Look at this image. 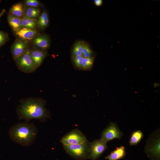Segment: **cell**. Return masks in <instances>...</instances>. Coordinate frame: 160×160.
Wrapping results in <instances>:
<instances>
[{"mask_svg": "<svg viewBox=\"0 0 160 160\" xmlns=\"http://www.w3.org/2000/svg\"><path fill=\"white\" fill-rule=\"evenodd\" d=\"M45 105V102L41 99H28L22 101L17 110L18 118L26 122L32 119L44 122L50 117Z\"/></svg>", "mask_w": 160, "mask_h": 160, "instance_id": "obj_1", "label": "cell"}, {"mask_svg": "<svg viewBox=\"0 0 160 160\" xmlns=\"http://www.w3.org/2000/svg\"><path fill=\"white\" fill-rule=\"evenodd\" d=\"M8 134L15 142L24 146H28L34 143L37 135L38 130L32 123L20 122L12 126Z\"/></svg>", "mask_w": 160, "mask_h": 160, "instance_id": "obj_2", "label": "cell"}, {"mask_svg": "<svg viewBox=\"0 0 160 160\" xmlns=\"http://www.w3.org/2000/svg\"><path fill=\"white\" fill-rule=\"evenodd\" d=\"M89 142L87 140L77 144L63 145L67 153L72 158L77 160H84L89 159Z\"/></svg>", "mask_w": 160, "mask_h": 160, "instance_id": "obj_3", "label": "cell"}, {"mask_svg": "<svg viewBox=\"0 0 160 160\" xmlns=\"http://www.w3.org/2000/svg\"><path fill=\"white\" fill-rule=\"evenodd\" d=\"M15 60L19 69L23 72L32 73L37 69L31 57L29 49Z\"/></svg>", "mask_w": 160, "mask_h": 160, "instance_id": "obj_4", "label": "cell"}, {"mask_svg": "<svg viewBox=\"0 0 160 160\" xmlns=\"http://www.w3.org/2000/svg\"><path fill=\"white\" fill-rule=\"evenodd\" d=\"M87 140L85 135L79 130L75 129L64 135L60 142L63 145L81 144Z\"/></svg>", "mask_w": 160, "mask_h": 160, "instance_id": "obj_5", "label": "cell"}, {"mask_svg": "<svg viewBox=\"0 0 160 160\" xmlns=\"http://www.w3.org/2000/svg\"><path fill=\"white\" fill-rule=\"evenodd\" d=\"M107 143L101 138L89 143V159L96 160L107 149Z\"/></svg>", "mask_w": 160, "mask_h": 160, "instance_id": "obj_6", "label": "cell"}, {"mask_svg": "<svg viewBox=\"0 0 160 160\" xmlns=\"http://www.w3.org/2000/svg\"><path fill=\"white\" fill-rule=\"evenodd\" d=\"M123 134L116 124L110 123L108 127L102 132L101 139L107 143L115 139H120Z\"/></svg>", "mask_w": 160, "mask_h": 160, "instance_id": "obj_7", "label": "cell"}, {"mask_svg": "<svg viewBox=\"0 0 160 160\" xmlns=\"http://www.w3.org/2000/svg\"><path fill=\"white\" fill-rule=\"evenodd\" d=\"M28 41L20 39H17L11 47V52L15 60L29 49Z\"/></svg>", "mask_w": 160, "mask_h": 160, "instance_id": "obj_8", "label": "cell"}, {"mask_svg": "<svg viewBox=\"0 0 160 160\" xmlns=\"http://www.w3.org/2000/svg\"><path fill=\"white\" fill-rule=\"evenodd\" d=\"M32 42L36 49L44 50L50 47V40L47 35L39 34L32 40Z\"/></svg>", "mask_w": 160, "mask_h": 160, "instance_id": "obj_9", "label": "cell"}, {"mask_svg": "<svg viewBox=\"0 0 160 160\" xmlns=\"http://www.w3.org/2000/svg\"><path fill=\"white\" fill-rule=\"evenodd\" d=\"M14 32L20 39L27 41L32 40L39 35L38 32L36 29L32 30L24 28Z\"/></svg>", "mask_w": 160, "mask_h": 160, "instance_id": "obj_10", "label": "cell"}, {"mask_svg": "<svg viewBox=\"0 0 160 160\" xmlns=\"http://www.w3.org/2000/svg\"><path fill=\"white\" fill-rule=\"evenodd\" d=\"M30 54L36 69L42 63L46 57L47 52L46 51L36 49H30Z\"/></svg>", "mask_w": 160, "mask_h": 160, "instance_id": "obj_11", "label": "cell"}, {"mask_svg": "<svg viewBox=\"0 0 160 160\" xmlns=\"http://www.w3.org/2000/svg\"><path fill=\"white\" fill-rule=\"evenodd\" d=\"M25 9L23 4L21 2H18L11 7L9 14L22 19L25 17Z\"/></svg>", "mask_w": 160, "mask_h": 160, "instance_id": "obj_12", "label": "cell"}, {"mask_svg": "<svg viewBox=\"0 0 160 160\" xmlns=\"http://www.w3.org/2000/svg\"><path fill=\"white\" fill-rule=\"evenodd\" d=\"M125 148L124 146H121L112 151L105 159L108 160H118L123 158L125 155Z\"/></svg>", "mask_w": 160, "mask_h": 160, "instance_id": "obj_13", "label": "cell"}, {"mask_svg": "<svg viewBox=\"0 0 160 160\" xmlns=\"http://www.w3.org/2000/svg\"><path fill=\"white\" fill-rule=\"evenodd\" d=\"M8 23L12 29L15 31L23 27L21 25V19L9 14L7 16Z\"/></svg>", "mask_w": 160, "mask_h": 160, "instance_id": "obj_14", "label": "cell"}, {"mask_svg": "<svg viewBox=\"0 0 160 160\" xmlns=\"http://www.w3.org/2000/svg\"><path fill=\"white\" fill-rule=\"evenodd\" d=\"M49 18L47 12L43 10L40 15L37 21V27L41 30H44L48 26Z\"/></svg>", "mask_w": 160, "mask_h": 160, "instance_id": "obj_15", "label": "cell"}, {"mask_svg": "<svg viewBox=\"0 0 160 160\" xmlns=\"http://www.w3.org/2000/svg\"><path fill=\"white\" fill-rule=\"evenodd\" d=\"M40 15L38 8L28 7L26 8L25 17L31 19L37 20Z\"/></svg>", "mask_w": 160, "mask_h": 160, "instance_id": "obj_16", "label": "cell"}, {"mask_svg": "<svg viewBox=\"0 0 160 160\" xmlns=\"http://www.w3.org/2000/svg\"><path fill=\"white\" fill-rule=\"evenodd\" d=\"M37 20L31 19L25 17L21 19V25L23 28L36 30L37 26Z\"/></svg>", "mask_w": 160, "mask_h": 160, "instance_id": "obj_17", "label": "cell"}, {"mask_svg": "<svg viewBox=\"0 0 160 160\" xmlns=\"http://www.w3.org/2000/svg\"><path fill=\"white\" fill-rule=\"evenodd\" d=\"M143 136V133L140 130H137L133 132L130 139V145H134L137 144L140 141Z\"/></svg>", "mask_w": 160, "mask_h": 160, "instance_id": "obj_18", "label": "cell"}, {"mask_svg": "<svg viewBox=\"0 0 160 160\" xmlns=\"http://www.w3.org/2000/svg\"><path fill=\"white\" fill-rule=\"evenodd\" d=\"M82 41H78L74 44L72 51V57L82 56Z\"/></svg>", "mask_w": 160, "mask_h": 160, "instance_id": "obj_19", "label": "cell"}, {"mask_svg": "<svg viewBox=\"0 0 160 160\" xmlns=\"http://www.w3.org/2000/svg\"><path fill=\"white\" fill-rule=\"evenodd\" d=\"M94 59L93 57H84L82 63L81 69L85 70H89L93 65Z\"/></svg>", "mask_w": 160, "mask_h": 160, "instance_id": "obj_20", "label": "cell"}, {"mask_svg": "<svg viewBox=\"0 0 160 160\" xmlns=\"http://www.w3.org/2000/svg\"><path fill=\"white\" fill-rule=\"evenodd\" d=\"M150 152L153 155L159 157L160 156V139H158L153 143L152 147H151Z\"/></svg>", "mask_w": 160, "mask_h": 160, "instance_id": "obj_21", "label": "cell"}, {"mask_svg": "<svg viewBox=\"0 0 160 160\" xmlns=\"http://www.w3.org/2000/svg\"><path fill=\"white\" fill-rule=\"evenodd\" d=\"M82 56L84 57H93V52L89 45L87 43L82 42Z\"/></svg>", "mask_w": 160, "mask_h": 160, "instance_id": "obj_22", "label": "cell"}, {"mask_svg": "<svg viewBox=\"0 0 160 160\" xmlns=\"http://www.w3.org/2000/svg\"><path fill=\"white\" fill-rule=\"evenodd\" d=\"M24 5L28 7L38 8L41 5L40 2L37 0H26L24 1Z\"/></svg>", "mask_w": 160, "mask_h": 160, "instance_id": "obj_23", "label": "cell"}, {"mask_svg": "<svg viewBox=\"0 0 160 160\" xmlns=\"http://www.w3.org/2000/svg\"><path fill=\"white\" fill-rule=\"evenodd\" d=\"M84 58L83 56H76L72 57L73 62L77 68L81 69Z\"/></svg>", "mask_w": 160, "mask_h": 160, "instance_id": "obj_24", "label": "cell"}, {"mask_svg": "<svg viewBox=\"0 0 160 160\" xmlns=\"http://www.w3.org/2000/svg\"><path fill=\"white\" fill-rule=\"evenodd\" d=\"M9 39L7 33L0 30V47L4 44Z\"/></svg>", "mask_w": 160, "mask_h": 160, "instance_id": "obj_25", "label": "cell"}, {"mask_svg": "<svg viewBox=\"0 0 160 160\" xmlns=\"http://www.w3.org/2000/svg\"><path fill=\"white\" fill-rule=\"evenodd\" d=\"M94 1L95 5L97 6H101L103 3L102 0H95Z\"/></svg>", "mask_w": 160, "mask_h": 160, "instance_id": "obj_26", "label": "cell"}, {"mask_svg": "<svg viewBox=\"0 0 160 160\" xmlns=\"http://www.w3.org/2000/svg\"><path fill=\"white\" fill-rule=\"evenodd\" d=\"M6 12V10L4 9H3L0 12V19L1 17Z\"/></svg>", "mask_w": 160, "mask_h": 160, "instance_id": "obj_27", "label": "cell"}]
</instances>
